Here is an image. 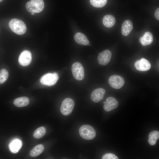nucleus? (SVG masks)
Wrapping results in <instances>:
<instances>
[{
  "instance_id": "nucleus-1",
  "label": "nucleus",
  "mask_w": 159,
  "mask_h": 159,
  "mask_svg": "<svg viewBox=\"0 0 159 159\" xmlns=\"http://www.w3.org/2000/svg\"><path fill=\"white\" fill-rule=\"evenodd\" d=\"M9 26L13 32L18 35H22L26 31V27L25 24L19 19H13L10 20Z\"/></svg>"
},
{
  "instance_id": "nucleus-2",
  "label": "nucleus",
  "mask_w": 159,
  "mask_h": 159,
  "mask_svg": "<svg viewBox=\"0 0 159 159\" xmlns=\"http://www.w3.org/2000/svg\"><path fill=\"white\" fill-rule=\"evenodd\" d=\"M44 3L43 0H30L26 5V10L29 12L39 13L44 9Z\"/></svg>"
},
{
  "instance_id": "nucleus-3",
  "label": "nucleus",
  "mask_w": 159,
  "mask_h": 159,
  "mask_svg": "<svg viewBox=\"0 0 159 159\" xmlns=\"http://www.w3.org/2000/svg\"><path fill=\"white\" fill-rule=\"evenodd\" d=\"M80 136L83 139L91 140L95 137L96 132L94 128L89 125H83L80 127L79 130Z\"/></svg>"
},
{
  "instance_id": "nucleus-4",
  "label": "nucleus",
  "mask_w": 159,
  "mask_h": 159,
  "mask_svg": "<svg viewBox=\"0 0 159 159\" xmlns=\"http://www.w3.org/2000/svg\"><path fill=\"white\" fill-rule=\"evenodd\" d=\"M74 106V102L73 100L70 98H66L62 103L60 107L61 112L64 115H68L72 112Z\"/></svg>"
},
{
  "instance_id": "nucleus-5",
  "label": "nucleus",
  "mask_w": 159,
  "mask_h": 159,
  "mask_svg": "<svg viewBox=\"0 0 159 159\" xmlns=\"http://www.w3.org/2000/svg\"><path fill=\"white\" fill-rule=\"evenodd\" d=\"M59 79L58 74L56 72L48 73L41 78L40 82L43 85L51 86L54 85Z\"/></svg>"
},
{
  "instance_id": "nucleus-6",
  "label": "nucleus",
  "mask_w": 159,
  "mask_h": 159,
  "mask_svg": "<svg viewBox=\"0 0 159 159\" xmlns=\"http://www.w3.org/2000/svg\"><path fill=\"white\" fill-rule=\"evenodd\" d=\"M72 71L74 78L76 80H81L84 77V70L82 64L79 62L74 63L72 66Z\"/></svg>"
},
{
  "instance_id": "nucleus-7",
  "label": "nucleus",
  "mask_w": 159,
  "mask_h": 159,
  "mask_svg": "<svg viewBox=\"0 0 159 159\" xmlns=\"http://www.w3.org/2000/svg\"><path fill=\"white\" fill-rule=\"evenodd\" d=\"M108 83L113 88L119 89L123 86L125 80L122 77L119 75H113L109 78Z\"/></svg>"
},
{
  "instance_id": "nucleus-8",
  "label": "nucleus",
  "mask_w": 159,
  "mask_h": 159,
  "mask_svg": "<svg viewBox=\"0 0 159 159\" xmlns=\"http://www.w3.org/2000/svg\"><path fill=\"white\" fill-rule=\"evenodd\" d=\"M32 60V55L31 52L27 50L23 51L19 57L18 62L20 65L23 66L29 65Z\"/></svg>"
},
{
  "instance_id": "nucleus-9",
  "label": "nucleus",
  "mask_w": 159,
  "mask_h": 159,
  "mask_svg": "<svg viewBox=\"0 0 159 159\" xmlns=\"http://www.w3.org/2000/svg\"><path fill=\"white\" fill-rule=\"evenodd\" d=\"M112 56V53L109 50H105L100 53L97 57L98 63L102 65H105L110 62Z\"/></svg>"
},
{
  "instance_id": "nucleus-10",
  "label": "nucleus",
  "mask_w": 159,
  "mask_h": 159,
  "mask_svg": "<svg viewBox=\"0 0 159 159\" xmlns=\"http://www.w3.org/2000/svg\"><path fill=\"white\" fill-rule=\"evenodd\" d=\"M134 66L137 70L141 71H147L151 68L150 62L144 58L136 61L134 64Z\"/></svg>"
},
{
  "instance_id": "nucleus-11",
  "label": "nucleus",
  "mask_w": 159,
  "mask_h": 159,
  "mask_svg": "<svg viewBox=\"0 0 159 159\" xmlns=\"http://www.w3.org/2000/svg\"><path fill=\"white\" fill-rule=\"evenodd\" d=\"M104 104V109L106 112H109L117 107L118 102L116 98L111 97L107 98Z\"/></svg>"
},
{
  "instance_id": "nucleus-12",
  "label": "nucleus",
  "mask_w": 159,
  "mask_h": 159,
  "mask_svg": "<svg viewBox=\"0 0 159 159\" xmlns=\"http://www.w3.org/2000/svg\"><path fill=\"white\" fill-rule=\"evenodd\" d=\"M105 93V91L103 88H100L95 89L91 94V99L94 102H98L103 99Z\"/></svg>"
},
{
  "instance_id": "nucleus-13",
  "label": "nucleus",
  "mask_w": 159,
  "mask_h": 159,
  "mask_svg": "<svg viewBox=\"0 0 159 159\" xmlns=\"http://www.w3.org/2000/svg\"><path fill=\"white\" fill-rule=\"evenodd\" d=\"M153 40V36L151 33L149 32H145L143 36L139 39L140 44L143 46L151 44Z\"/></svg>"
},
{
  "instance_id": "nucleus-14",
  "label": "nucleus",
  "mask_w": 159,
  "mask_h": 159,
  "mask_svg": "<svg viewBox=\"0 0 159 159\" xmlns=\"http://www.w3.org/2000/svg\"><path fill=\"white\" fill-rule=\"evenodd\" d=\"M75 42L78 44L83 45H89L90 43L86 36L80 32L77 33L74 37Z\"/></svg>"
},
{
  "instance_id": "nucleus-15",
  "label": "nucleus",
  "mask_w": 159,
  "mask_h": 159,
  "mask_svg": "<svg viewBox=\"0 0 159 159\" xmlns=\"http://www.w3.org/2000/svg\"><path fill=\"white\" fill-rule=\"evenodd\" d=\"M133 29L132 21L129 20H125L122 24L121 27V33L124 36H127Z\"/></svg>"
},
{
  "instance_id": "nucleus-16",
  "label": "nucleus",
  "mask_w": 159,
  "mask_h": 159,
  "mask_svg": "<svg viewBox=\"0 0 159 159\" xmlns=\"http://www.w3.org/2000/svg\"><path fill=\"white\" fill-rule=\"evenodd\" d=\"M115 23V19L112 15L107 14L105 15L103 19V24L107 28L113 26Z\"/></svg>"
},
{
  "instance_id": "nucleus-17",
  "label": "nucleus",
  "mask_w": 159,
  "mask_h": 159,
  "mask_svg": "<svg viewBox=\"0 0 159 159\" xmlns=\"http://www.w3.org/2000/svg\"><path fill=\"white\" fill-rule=\"evenodd\" d=\"M29 100L26 97H22L15 99L13 102L14 105L18 107H21L27 105Z\"/></svg>"
},
{
  "instance_id": "nucleus-18",
  "label": "nucleus",
  "mask_w": 159,
  "mask_h": 159,
  "mask_svg": "<svg viewBox=\"0 0 159 159\" xmlns=\"http://www.w3.org/2000/svg\"><path fill=\"white\" fill-rule=\"evenodd\" d=\"M22 146L21 141L18 139H15L12 141L9 145L10 151L12 153H16L18 152Z\"/></svg>"
},
{
  "instance_id": "nucleus-19",
  "label": "nucleus",
  "mask_w": 159,
  "mask_h": 159,
  "mask_svg": "<svg viewBox=\"0 0 159 159\" xmlns=\"http://www.w3.org/2000/svg\"><path fill=\"white\" fill-rule=\"evenodd\" d=\"M44 149V147L43 145L39 144L34 147L30 151V155L33 157H37L41 154Z\"/></svg>"
},
{
  "instance_id": "nucleus-20",
  "label": "nucleus",
  "mask_w": 159,
  "mask_h": 159,
  "mask_svg": "<svg viewBox=\"0 0 159 159\" xmlns=\"http://www.w3.org/2000/svg\"><path fill=\"white\" fill-rule=\"evenodd\" d=\"M148 142L151 145H155L159 138V132L155 130L151 132L149 134Z\"/></svg>"
},
{
  "instance_id": "nucleus-21",
  "label": "nucleus",
  "mask_w": 159,
  "mask_h": 159,
  "mask_svg": "<svg viewBox=\"0 0 159 159\" xmlns=\"http://www.w3.org/2000/svg\"><path fill=\"white\" fill-rule=\"evenodd\" d=\"M46 132V130L44 127H41L37 129L34 132L33 137L36 139H39L42 137Z\"/></svg>"
},
{
  "instance_id": "nucleus-22",
  "label": "nucleus",
  "mask_w": 159,
  "mask_h": 159,
  "mask_svg": "<svg viewBox=\"0 0 159 159\" xmlns=\"http://www.w3.org/2000/svg\"><path fill=\"white\" fill-rule=\"evenodd\" d=\"M107 2V0H90L91 4L94 7L98 8L104 7Z\"/></svg>"
},
{
  "instance_id": "nucleus-23",
  "label": "nucleus",
  "mask_w": 159,
  "mask_h": 159,
  "mask_svg": "<svg viewBox=\"0 0 159 159\" xmlns=\"http://www.w3.org/2000/svg\"><path fill=\"white\" fill-rule=\"evenodd\" d=\"M9 73L5 69H2L0 70V84L4 82L8 78Z\"/></svg>"
},
{
  "instance_id": "nucleus-24",
  "label": "nucleus",
  "mask_w": 159,
  "mask_h": 159,
  "mask_svg": "<svg viewBox=\"0 0 159 159\" xmlns=\"http://www.w3.org/2000/svg\"><path fill=\"white\" fill-rule=\"evenodd\" d=\"M102 159H117L118 158L115 155L111 153L105 154L102 157Z\"/></svg>"
},
{
  "instance_id": "nucleus-25",
  "label": "nucleus",
  "mask_w": 159,
  "mask_h": 159,
  "mask_svg": "<svg viewBox=\"0 0 159 159\" xmlns=\"http://www.w3.org/2000/svg\"><path fill=\"white\" fill-rule=\"evenodd\" d=\"M155 16L158 20H159V8H157L155 12Z\"/></svg>"
},
{
  "instance_id": "nucleus-26",
  "label": "nucleus",
  "mask_w": 159,
  "mask_h": 159,
  "mask_svg": "<svg viewBox=\"0 0 159 159\" xmlns=\"http://www.w3.org/2000/svg\"><path fill=\"white\" fill-rule=\"evenodd\" d=\"M31 14H32V15H34V14H34V13L32 12L31 13Z\"/></svg>"
},
{
  "instance_id": "nucleus-27",
  "label": "nucleus",
  "mask_w": 159,
  "mask_h": 159,
  "mask_svg": "<svg viewBox=\"0 0 159 159\" xmlns=\"http://www.w3.org/2000/svg\"><path fill=\"white\" fill-rule=\"evenodd\" d=\"M3 0H0V2H1Z\"/></svg>"
},
{
  "instance_id": "nucleus-28",
  "label": "nucleus",
  "mask_w": 159,
  "mask_h": 159,
  "mask_svg": "<svg viewBox=\"0 0 159 159\" xmlns=\"http://www.w3.org/2000/svg\"><path fill=\"white\" fill-rule=\"evenodd\" d=\"M105 103V102H104V103Z\"/></svg>"
}]
</instances>
